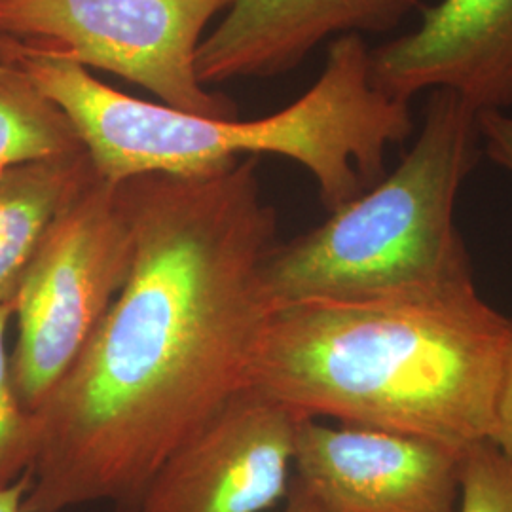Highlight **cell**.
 Here are the masks:
<instances>
[{
  "mask_svg": "<svg viewBox=\"0 0 512 512\" xmlns=\"http://www.w3.org/2000/svg\"><path fill=\"white\" fill-rule=\"evenodd\" d=\"M478 129L488 158L512 175V110L480 112Z\"/></svg>",
  "mask_w": 512,
  "mask_h": 512,
  "instance_id": "15",
  "label": "cell"
},
{
  "mask_svg": "<svg viewBox=\"0 0 512 512\" xmlns=\"http://www.w3.org/2000/svg\"><path fill=\"white\" fill-rule=\"evenodd\" d=\"M433 0H234L203 38L196 73L203 86L272 78L296 69L323 42L384 35Z\"/></svg>",
  "mask_w": 512,
  "mask_h": 512,
  "instance_id": "10",
  "label": "cell"
},
{
  "mask_svg": "<svg viewBox=\"0 0 512 512\" xmlns=\"http://www.w3.org/2000/svg\"><path fill=\"white\" fill-rule=\"evenodd\" d=\"M118 184L95 183L52 224L16 294L10 353L19 401L35 414L92 340L133 264Z\"/></svg>",
  "mask_w": 512,
  "mask_h": 512,
  "instance_id": "5",
  "label": "cell"
},
{
  "mask_svg": "<svg viewBox=\"0 0 512 512\" xmlns=\"http://www.w3.org/2000/svg\"><path fill=\"white\" fill-rule=\"evenodd\" d=\"M461 458L439 440L308 418L294 480L330 512H458Z\"/></svg>",
  "mask_w": 512,
  "mask_h": 512,
  "instance_id": "8",
  "label": "cell"
},
{
  "mask_svg": "<svg viewBox=\"0 0 512 512\" xmlns=\"http://www.w3.org/2000/svg\"><path fill=\"white\" fill-rule=\"evenodd\" d=\"M418 16L370 50L372 82L403 101L448 90L478 114L512 110V0H433Z\"/></svg>",
  "mask_w": 512,
  "mask_h": 512,
  "instance_id": "9",
  "label": "cell"
},
{
  "mask_svg": "<svg viewBox=\"0 0 512 512\" xmlns=\"http://www.w3.org/2000/svg\"><path fill=\"white\" fill-rule=\"evenodd\" d=\"M234 0H0V40L116 74L160 103L205 118L238 105L203 86L196 55Z\"/></svg>",
  "mask_w": 512,
  "mask_h": 512,
  "instance_id": "6",
  "label": "cell"
},
{
  "mask_svg": "<svg viewBox=\"0 0 512 512\" xmlns=\"http://www.w3.org/2000/svg\"><path fill=\"white\" fill-rule=\"evenodd\" d=\"M480 143L476 110L448 90L427 93L420 135L401 164L323 224L270 249L262 285L272 308L475 287L456 202Z\"/></svg>",
  "mask_w": 512,
  "mask_h": 512,
  "instance_id": "4",
  "label": "cell"
},
{
  "mask_svg": "<svg viewBox=\"0 0 512 512\" xmlns=\"http://www.w3.org/2000/svg\"><path fill=\"white\" fill-rule=\"evenodd\" d=\"M304 414L245 387L152 476L139 512H262L289 492Z\"/></svg>",
  "mask_w": 512,
  "mask_h": 512,
  "instance_id": "7",
  "label": "cell"
},
{
  "mask_svg": "<svg viewBox=\"0 0 512 512\" xmlns=\"http://www.w3.org/2000/svg\"><path fill=\"white\" fill-rule=\"evenodd\" d=\"M512 319L476 287L272 311L249 385L306 418L465 448L490 440Z\"/></svg>",
  "mask_w": 512,
  "mask_h": 512,
  "instance_id": "2",
  "label": "cell"
},
{
  "mask_svg": "<svg viewBox=\"0 0 512 512\" xmlns=\"http://www.w3.org/2000/svg\"><path fill=\"white\" fill-rule=\"evenodd\" d=\"M258 162L116 183L133 230L131 272L35 412L40 435L23 512L92 503L139 512L165 459L249 385L274 311L262 264L277 243Z\"/></svg>",
  "mask_w": 512,
  "mask_h": 512,
  "instance_id": "1",
  "label": "cell"
},
{
  "mask_svg": "<svg viewBox=\"0 0 512 512\" xmlns=\"http://www.w3.org/2000/svg\"><path fill=\"white\" fill-rule=\"evenodd\" d=\"M14 313L16 298L0 304V488L14 484L31 471L40 435L37 414L25 410L12 382L6 332Z\"/></svg>",
  "mask_w": 512,
  "mask_h": 512,
  "instance_id": "13",
  "label": "cell"
},
{
  "mask_svg": "<svg viewBox=\"0 0 512 512\" xmlns=\"http://www.w3.org/2000/svg\"><path fill=\"white\" fill-rule=\"evenodd\" d=\"M84 150L65 110L16 67L0 61V173Z\"/></svg>",
  "mask_w": 512,
  "mask_h": 512,
  "instance_id": "12",
  "label": "cell"
},
{
  "mask_svg": "<svg viewBox=\"0 0 512 512\" xmlns=\"http://www.w3.org/2000/svg\"><path fill=\"white\" fill-rule=\"evenodd\" d=\"M31 486V475L21 476L14 484L0 488V512H23V501Z\"/></svg>",
  "mask_w": 512,
  "mask_h": 512,
  "instance_id": "18",
  "label": "cell"
},
{
  "mask_svg": "<svg viewBox=\"0 0 512 512\" xmlns=\"http://www.w3.org/2000/svg\"><path fill=\"white\" fill-rule=\"evenodd\" d=\"M458 512H512V463L492 440L463 448Z\"/></svg>",
  "mask_w": 512,
  "mask_h": 512,
  "instance_id": "14",
  "label": "cell"
},
{
  "mask_svg": "<svg viewBox=\"0 0 512 512\" xmlns=\"http://www.w3.org/2000/svg\"><path fill=\"white\" fill-rule=\"evenodd\" d=\"M97 179L86 150L0 173V304L16 298L52 224Z\"/></svg>",
  "mask_w": 512,
  "mask_h": 512,
  "instance_id": "11",
  "label": "cell"
},
{
  "mask_svg": "<svg viewBox=\"0 0 512 512\" xmlns=\"http://www.w3.org/2000/svg\"><path fill=\"white\" fill-rule=\"evenodd\" d=\"M365 37L330 40L317 82L289 107L256 120L205 118L150 103L95 78L73 61L0 40L16 67L65 110L97 175L109 183L162 173H219L243 158L274 154L302 165L332 213L387 175L385 152L414 133L410 101L372 82Z\"/></svg>",
  "mask_w": 512,
  "mask_h": 512,
  "instance_id": "3",
  "label": "cell"
},
{
  "mask_svg": "<svg viewBox=\"0 0 512 512\" xmlns=\"http://www.w3.org/2000/svg\"><path fill=\"white\" fill-rule=\"evenodd\" d=\"M490 440L512 463V338L505 351L494 401V421Z\"/></svg>",
  "mask_w": 512,
  "mask_h": 512,
  "instance_id": "16",
  "label": "cell"
},
{
  "mask_svg": "<svg viewBox=\"0 0 512 512\" xmlns=\"http://www.w3.org/2000/svg\"><path fill=\"white\" fill-rule=\"evenodd\" d=\"M285 501L287 503H285L283 512H330L294 478L289 484V492H287Z\"/></svg>",
  "mask_w": 512,
  "mask_h": 512,
  "instance_id": "17",
  "label": "cell"
}]
</instances>
